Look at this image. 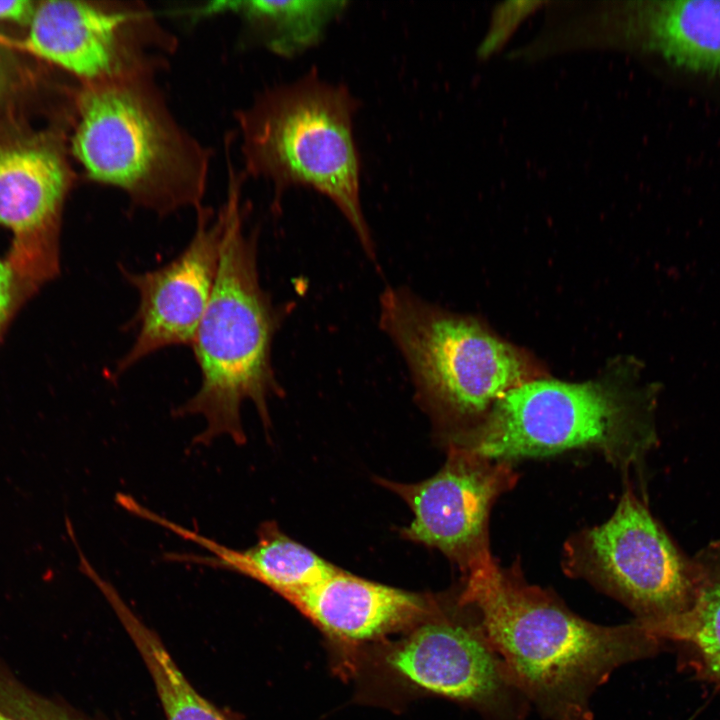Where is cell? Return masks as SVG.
Returning a JSON list of instances; mask_svg holds the SVG:
<instances>
[{
	"mask_svg": "<svg viewBox=\"0 0 720 720\" xmlns=\"http://www.w3.org/2000/svg\"><path fill=\"white\" fill-rule=\"evenodd\" d=\"M543 2H508L497 7L492 14L486 36L478 49L481 58H487L505 44L513 31Z\"/></svg>",
	"mask_w": 720,
	"mask_h": 720,
	"instance_id": "obj_20",
	"label": "cell"
},
{
	"mask_svg": "<svg viewBox=\"0 0 720 720\" xmlns=\"http://www.w3.org/2000/svg\"><path fill=\"white\" fill-rule=\"evenodd\" d=\"M196 211L194 235L172 261L141 273L120 267L139 304L128 325L135 339L117 362L115 376L158 350L194 341L213 292L225 224L221 207L217 213L203 206Z\"/></svg>",
	"mask_w": 720,
	"mask_h": 720,
	"instance_id": "obj_12",
	"label": "cell"
},
{
	"mask_svg": "<svg viewBox=\"0 0 720 720\" xmlns=\"http://www.w3.org/2000/svg\"><path fill=\"white\" fill-rule=\"evenodd\" d=\"M89 579L109 603L137 648L155 684L166 720H227L183 675L159 636L125 603L116 588L97 571Z\"/></svg>",
	"mask_w": 720,
	"mask_h": 720,
	"instance_id": "obj_16",
	"label": "cell"
},
{
	"mask_svg": "<svg viewBox=\"0 0 720 720\" xmlns=\"http://www.w3.org/2000/svg\"><path fill=\"white\" fill-rule=\"evenodd\" d=\"M458 595L546 720H592V696L611 674L662 647L636 620L607 626L580 617L552 590L527 582L517 562L493 559L469 572Z\"/></svg>",
	"mask_w": 720,
	"mask_h": 720,
	"instance_id": "obj_1",
	"label": "cell"
},
{
	"mask_svg": "<svg viewBox=\"0 0 720 720\" xmlns=\"http://www.w3.org/2000/svg\"><path fill=\"white\" fill-rule=\"evenodd\" d=\"M289 602L340 642L363 644L410 629L437 602L338 570Z\"/></svg>",
	"mask_w": 720,
	"mask_h": 720,
	"instance_id": "obj_14",
	"label": "cell"
},
{
	"mask_svg": "<svg viewBox=\"0 0 720 720\" xmlns=\"http://www.w3.org/2000/svg\"><path fill=\"white\" fill-rule=\"evenodd\" d=\"M343 0L214 1L193 9L191 17L234 13L250 35L273 53L293 57L317 45L328 25L346 9Z\"/></svg>",
	"mask_w": 720,
	"mask_h": 720,
	"instance_id": "obj_15",
	"label": "cell"
},
{
	"mask_svg": "<svg viewBox=\"0 0 720 720\" xmlns=\"http://www.w3.org/2000/svg\"><path fill=\"white\" fill-rule=\"evenodd\" d=\"M562 568L622 603L660 639L675 640L697 596L695 567L633 486L604 523L569 537Z\"/></svg>",
	"mask_w": 720,
	"mask_h": 720,
	"instance_id": "obj_7",
	"label": "cell"
},
{
	"mask_svg": "<svg viewBox=\"0 0 720 720\" xmlns=\"http://www.w3.org/2000/svg\"><path fill=\"white\" fill-rule=\"evenodd\" d=\"M245 176L228 170L221 205L224 233L213 292L191 345L200 371L196 393L174 409L173 416L200 415L205 429L193 443L209 445L220 436L237 445L246 441L241 407L251 401L265 425L268 400L281 392L272 365V345L283 320L262 288L256 233L247 234L242 203Z\"/></svg>",
	"mask_w": 720,
	"mask_h": 720,
	"instance_id": "obj_2",
	"label": "cell"
},
{
	"mask_svg": "<svg viewBox=\"0 0 720 720\" xmlns=\"http://www.w3.org/2000/svg\"><path fill=\"white\" fill-rule=\"evenodd\" d=\"M71 171L59 143L46 138L0 144V228L5 254L36 291L60 273V228Z\"/></svg>",
	"mask_w": 720,
	"mask_h": 720,
	"instance_id": "obj_11",
	"label": "cell"
},
{
	"mask_svg": "<svg viewBox=\"0 0 720 720\" xmlns=\"http://www.w3.org/2000/svg\"><path fill=\"white\" fill-rule=\"evenodd\" d=\"M23 48L84 83L157 71L175 39L141 2L43 1Z\"/></svg>",
	"mask_w": 720,
	"mask_h": 720,
	"instance_id": "obj_9",
	"label": "cell"
},
{
	"mask_svg": "<svg viewBox=\"0 0 720 720\" xmlns=\"http://www.w3.org/2000/svg\"><path fill=\"white\" fill-rule=\"evenodd\" d=\"M359 101L343 84L310 70L289 83L265 89L237 112L247 174L270 181L275 202L290 187L323 194L345 217L362 248L375 245L360 193L361 160L353 118Z\"/></svg>",
	"mask_w": 720,
	"mask_h": 720,
	"instance_id": "obj_4",
	"label": "cell"
},
{
	"mask_svg": "<svg viewBox=\"0 0 720 720\" xmlns=\"http://www.w3.org/2000/svg\"><path fill=\"white\" fill-rule=\"evenodd\" d=\"M36 293L8 258L0 257V344L17 313Z\"/></svg>",
	"mask_w": 720,
	"mask_h": 720,
	"instance_id": "obj_19",
	"label": "cell"
},
{
	"mask_svg": "<svg viewBox=\"0 0 720 720\" xmlns=\"http://www.w3.org/2000/svg\"><path fill=\"white\" fill-rule=\"evenodd\" d=\"M0 720H15V719L0 708Z\"/></svg>",
	"mask_w": 720,
	"mask_h": 720,
	"instance_id": "obj_22",
	"label": "cell"
},
{
	"mask_svg": "<svg viewBox=\"0 0 720 720\" xmlns=\"http://www.w3.org/2000/svg\"><path fill=\"white\" fill-rule=\"evenodd\" d=\"M379 325L406 362L421 401L455 427L451 436L475 427L507 392L531 379L512 346L407 288L384 289Z\"/></svg>",
	"mask_w": 720,
	"mask_h": 720,
	"instance_id": "obj_6",
	"label": "cell"
},
{
	"mask_svg": "<svg viewBox=\"0 0 720 720\" xmlns=\"http://www.w3.org/2000/svg\"><path fill=\"white\" fill-rule=\"evenodd\" d=\"M583 47L650 55L673 68L720 77V0L607 2L586 7Z\"/></svg>",
	"mask_w": 720,
	"mask_h": 720,
	"instance_id": "obj_13",
	"label": "cell"
},
{
	"mask_svg": "<svg viewBox=\"0 0 720 720\" xmlns=\"http://www.w3.org/2000/svg\"><path fill=\"white\" fill-rule=\"evenodd\" d=\"M134 72L84 83L72 151L91 180L166 216L202 206L210 153L174 119L153 79Z\"/></svg>",
	"mask_w": 720,
	"mask_h": 720,
	"instance_id": "obj_3",
	"label": "cell"
},
{
	"mask_svg": "<svg viewBox=\"0 0 720 720\" xmlns=\"http://www.w3.org/2000/svg\"><path fill=\"white\" fill-rule=\"evenodd\" d=\"M657 442L649 399L600 381L554 379H530L511 389L479 424L450 437V445L511 464L591 450L625 472Z\"/></svg>",
	"mask_w": 720,
	"mask_h": 720,
	"instance_id": "obj_5",
	"label": "cell"
},
{
	"mask_svg": "<svg viewBox=\"0 0 720 720\" xmlns=\"http://www.w3.org/2000/svg\"><path fill=\"white\" fill-rule=\"evenodd\" d=\"M35 8L30 0L0 1V20L29 25Z\"/></svg>",
	"mask_w": 720,
	"mask_h": 720,
	"instance_id": "obj_21",
	"label": "cell"
},
{
	"mask_svg": "<svg viewBox=\"0 0 720 720\" xmlns=\"http://www.w3.org/2000/svg\"><path fill=\"white\" fill-rule=\"evenodd\" d=\"M383 655L416 690L456 701L484 720H527L531 705L490 643L476 611L459 599L433 611Z\"/></svg>",
	"mask_w": 720,
	"mask_h": 720,
	"instance_id": "obj_8",
	"label": "cell"
},
{
	"mask_svg": "<svg viewBox=\"0 0 720 720\" xmlns=\"http://www.w3.org/2000/svg\"><path fill=\"white\" fill-rule=\"evenodd\" d=\"M518 478L511 463L450 445L447 462L431 478L416 484H383L412 509L414 518L403 530L404 536L437 548L466 575L494 559L489 536L491 510Z\"/></svg>",
	"mask_w": 720,
	"mask_h": 720,
	"instance_id": "obj_10",
	"label": "cell"
},
{
	"mask_svg": "<svg viewBox=\"0 0 720 720\" xmlns=\"http://www.w3.org/2000/svg\"><path fill=\"white\" fill-rule=\"evenodd\" d=\"M0 708L15 720H93L27 687L10 670L0 671Z\"/></svg>",
	"mask_w": 720,
	"mask_h": 720,
	"instance_id": "obj_18",
	"label": "cell"
},
{
	"mask_svg": "<svg viewBox=\"0 0 720 720\" xmlns=\"http://www.w3.org/2000/svg\"><path fill=\"white\" fill-rule=\"evenodd\" d=\"M692 560L697 596L676 640L689 644L700 671L720 682V540L706 546Z\"/></svg>",
	"mask_w": 720,
	"mask_h": 720,
	"instance_id": "obj_17",
	"label": "cell"
}]
</instances>
